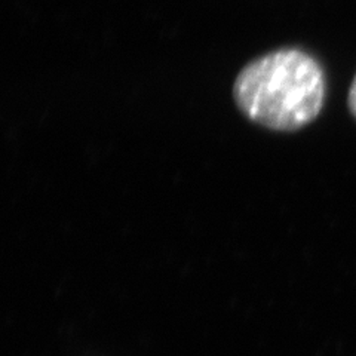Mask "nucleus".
<instances>
[{"mask_svg": "<svg viewBox=\"0 0 356 356\" xmlns=\"http://www.w3.org/2000/svg\"><path fill=\"white\" fill-rule=\"evenodd\" d=\"M327 94L321 64L305 51L280 49L245 65L233 85V98L254 124L293 132L314 122Z\"/></svg>", "mask_w": 356, "mask_h": 356, "instance_id": "obj_1", "label": "nucleus"}, {"mask_svg": "<svg viewBox=\"0 0 356 356\" xmlns=\"http://www.w3.org/2000/svg\"><path fill=\"white\" fill-rule=\"evenodd\" d=\"M348 106L352 116L356 119V74L352 81V85L349 88V95H348Z\"/></svg>", "mask_w": 356, "mask_h": 356, "instance_id": "obj_2", "label": "nucleus"}]
</instances>
